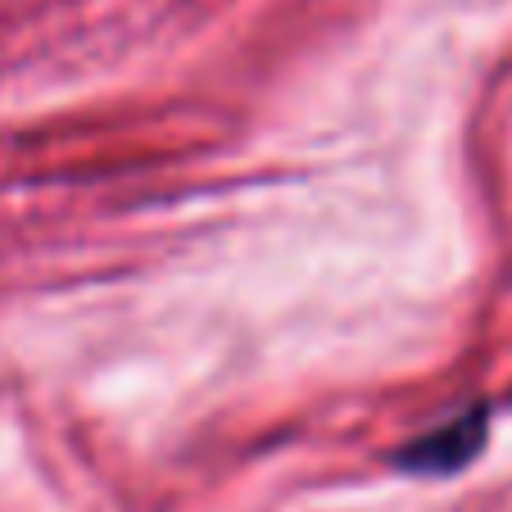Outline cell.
Listing matches in <instances>:
<instances>
[{"mask_svg":"<svg viewBox=\"0 0 512 512\" xmlns=\"http://www.w3.org/2000/svg\"><path fill=\"white\" fill-rule=\"evenodd\" d=\"M485 440H490V408L481 404V408H467V413L449 417L435 431H426L408 449H399L395 463L417 476H454L481 454Z\"/></svg>","mask_w":512,"mask_h":512,"instance_id":"obj_1","label":"cell"}]
</instances>
